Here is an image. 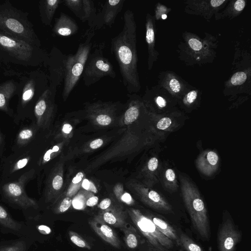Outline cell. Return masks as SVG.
Listing matches in <instances>:
<instances>
[{
    "mask_svg": "<svg viewBox=\"0 0 251 251\" xmlns=\"http://www.w3.org/2000/svg\"><path fill=\"white\" fill-rule=\"evenodd\" d=\"M143 99L160 111L165 110L168 107L170 108L178 102L177 99L158 84L151 88L146 87Z\"/></svg>",
    "mask_w": 251,
    "mask_h": 251,
    "instance_id": "cell-17",
    "label": "cell"
},
{
    "mask_svg": "<svg viewBox=\"0 0 251 251\" xmlns=\"http://www.w3.org/2000/svg\"><path fill=\"white\" fill-rule=\"evenodd\" d=\"M72 126L69 124H65L62 127V131L66 134H69L71 132L72 130Z\"/></svg>",
    "mask_w": 251,
    "mask_h": 251,
    "instance_id": "cell-53",
    "label": "cell"
},
{
    "mask_svg": "<svg viewBox=\"0 0 251 251\" xmlns=\"http://www.w3.org/2000/svg\"><path fill=\"white\" fill-rule=\"evenodd\" d=\"M66 5L77 18L84 22V14L82 0H65Z\"/></svg>",
    "mask_w": 251,
    "mask_h": 251,
    "instance_id": "cell-35",
    "label": "cell"
},
{
    "mask_svg": "<svg viewBox=\"0 0 251 251\" xmlns=\"http://www.w3.org/2000/svg\"><path fill=\"white\" fill-rule=\"evenodd\" d=\"M48 75L39 70L31 71L22 78L16 94L18 101L14 118L15 123L32 118L35 105L48 87Z\"/></svg>",
    "mask_w": 251,
    "mask_h": 251,
    "instance_id": "cell-4",
    "label": "cell"
},
{
    "mask_svg": "<svg viewBox=\"0 0 251 251\" xmlns=\"http://www.w3.org/2000/svg\"><path fill=\"white\" fill-rule=\"evenodd\" d=\"M72 203L73 206L77 209H81L84 206L83 202L79 198H75Z\"/></svg>",
    "mask_w": 251,
    "mask_h": 251,
    "instance_id": "cell-47",
    "label": "cell"
},
{
    "mask_svg": "<svg viewBox=\"0 0 251 251\" xmlns=\"http://www.w3.org/2000/svg\"><path fill=\"white\" fill-rule=\"evenodd\" d=\"M0 33L40 48L41 42L28 19V13L8 0L0 3Z\"/></svg>",
    "mask_w": 251,
    "mask_h": 251,
    "instance_id": "cell-2",
    "label": "cell"
},
{
    "mask_svg": "<svg viewBox=\"0 0 251 251\" xmlns=\"http://www.w3.org/2000/svg\"><path fill=\"white\" fill-rule=\"evenodd\" d=\"M158 165V160L157 158L153 157L151 158L148 163V169L151 172H154L155 171Z\"/></svg>",
    "mask_w": 251,
    "mask_h": 251,
    "instance_id": "cell-45",
    "label": "cell"
},
{
    "mask_svg": "<svg viewBox=\"0 0 251 251\" xmlns=\"http://www.w3.org/2000/svg\"><path fill=\"white\" fill-rule=\"evenodd\" d=\"M170 8L158 3L155 9V16H153L155 20H159L160 19L165 20L167 17V13L170 12Z\"/></svg>",
    "mask_w": 251,
    "mask_h": 251,
    "instance_id": "cell-38",
    "label": "cell"
},
{
    "mask_svg": "<svg viewBox=\"0 0 251 251\" xmlns=\"http://www.w3.org/2000/svg\"><path fill=\"white\" fill-rule=\"evenodd\" d=\"M111 203V201L108 198L103 200L99 204V207L101 210H104L109 208Z\"/></svg>",
    "mask_w": 251,
    "mask_h": 251,
    "instance_id": "cell-46",
    "label": "cell"
},
{
    "mask_svg": "<svg viewBox=\"0 0 251 251\" xmlns=\"http://www.w3.org/2000/svg\"><path fill=\"white\" fill-rule=\"evenodd\" d=\"M202 94L201 90L194 86L187 92L178 102L187 108L193 107L200 102Z\"/></svg>",
    "mask_w": 251,
    "mask_h": 251,
    "instance_id": "cell-31",
    "label": "cell"
},
{
    "mask_svg": "<svg viewBox=\"0 0 251 251\" xmlns=\"http://www.w3.org/2000/svg\"><path fill=\"white\" fill-rule=\"evenodd\" d=\"M68 234L71 242L76 246L88 250L91 249L90 244L76 232L69 231Z\"/></svg>",
    "mask_w": 251,
    "mask_h": 251,
    "instance_id": "cell-37",
    "label": "cell"
},
{
    "mask_svg": "<svg viewBox=\"0 0 251 251\" xmlns=\"http://www.w3.org/2000/svg\"><path fill=\"white\" fill-rule=\"evenodd\" d=\"M179 240V247L184 251H205L198 244L191 238L182 231H178Z\"/></svg>",
    "mask_w": 251,
    "mask_h": 251,
    "instance_id": "cell-33",
    "label": "cell"
},
{
    "mask_svg": "<svg viewBox=\"0 0 251 251\" xmlns=\"http://www.w3.org/2000/svg\"><path fill=\"white\" fill-rule=\"evenodd\" d=\"M63 184V178L59 175L55 176L51 182L52 187L54 190H59Z\"/></svg>",
    "mask_w": 251,
    "mask_h": 251,
    "instance_id": "cell-43",
    "label": "cell"
},
{
    "mask_svg": "<svg viewBox=\"0 0 251 251\" xmlns=\"http://www.w3.org/2000/svg\"><path fill=\"white\" fill-rule=\"evenodd\" d=\"M122 199L126 202H129L131 201V197L128 193H125L122 196Z\"/></svg>",
    "mask_w": 251,
    "mask_h": 251,
    "instance_id": "cell-54",
    "label": "cell"
},
{
    "mask_svg": "<svg viewBox=\"0 0 251 251\" xmlns=\"http://www.w3.org/2000/svg\"><path fill=\"white\" fill-rule=\"evenodd\" d=\"M242 233L227 211L223 213L217 232L218 251H235L241 241Z\"/></svg>",
    "mask_w": 251,
    "mask_h": 251,
    "instance_id": "cell-12",
    "label": "cell"
},
{
    "mask_svg": "<svg viewBox=\"0 0 251 251\" xmlns=\"http://www.w3.org/2000/svg\"><path fill=\"white\" fill-rule=\"evenodd\" d=\"M0 51L9 61L25 66L46 65L48 54L40 48L0 33Z\"/></svg>",
    "mask_w": 251,
    "mask_h": 251,
    "instance_id": "cell-7",
    "label": "cell"
},
{
    "mask_svg": "<svg viewBox=\"0 0 251 251\" xmlns=\"http://www.w3.org/2000/svg\"><path fill=\"white\" fill-rule=\"evenodd\" d=\"M128 213L136 229L151 245L162 251H171L174 248L175 243L157 229L147 215L134 209Z\"/></svg>",
    "mask_w": 251,
    "mask_h": 251,
    "instance_id": "cell-10",
    "label": "cell"
},
{
    "mask_svg": "<svg viewBox=\"0 0 251 251\" xmlns=\"http://www.w3.org/2000/svg\"><path fill=\"white\" fill-rule=\"evenodd\" d=\"M96 120L100 125L107 126L110 124L112 119L109 116L106 114H101L97 116Z\"/></svg>",
    "mask_w": 251,
    "mask_h": 251,
    "instance_id": "cell-42",
    "label": "cell"
},
{
    "mask_svg": "<svg viewBox=\"0 0 251 251\" xmlns=\"http://www.w3.org/2000/svg\"><path fill=\"white\" fill-rule=\"evenodd\" d=\"M83 176V175L81 172L78 173L74 177V178L73 179L72 182L75 184L78 183L81 180Z\"/></svg>",
    "mask_w": 251,
    "mask_h": 251,
    "instance_id": "cell-52",
    "label": "cell"
},
{
    "mask_svg": "<svg viewBox=\"0 0 251 251\" xmlns=\"http://www.w3.org/2000/svg\"><path fill=\"white\" fill-rule=\"evenodd\" d=\"M147 216L161 233L179 247L178 232L173 226L159 217L152 214Z\"/></svg>",
    "mask_w": 251,
    "mask_h": 251,
    "instance_id": "cell-29",
    "label": "cell"
},
{
    "mask_svg": "<svg viewBox=\"0 0 251 251\" xmlns=\"http://www.w3.org/2000/svg\"><path fill=\"white\" fill-rule=\"evenodd\" d=\"M0 224L14 231H18L21 225L10 216L6 210L0 205Z\"/></svg>",
    "mask_w": 251,
    "mask_h": 251,
    "instance_id": "cell-34",
    "label": "cell"
},
{
    "mask_svg": "<svg viewBox=\"0 0 251 251\" xmlns=\"http://www.w3.org/2000/svg\"><path fill=\"white\" fill-rule=\"evenodd\" d=\"M90 182H91L89 181L88 179H85L83 181L82 186L85 189L88 190L90 187Z\"/></svg>",
    "mask_w": 251,
    "mask_h": 251,
    "instance_id": "cell-55",
    "label": "cell"
},
{
    "mask_svg": "<svg viewBox=\"0 0 251 251\" xmlns=\"http://www.w3.org/2000/svg\"><path fill=\"white\" fill-rule=\"evenodd\" d=\"M205 34V37L201 38L190 32L182 33L183 41L178 45L177 52L179 59L187 66H201L215 59L218 39L210 34Z\"/></svg>",
    "mask_w": 251,
    "mask_h": 251,
    "instance_id": "cell-3",
    "label": "cell"
},
{
    "mask_svg": "<svg viewBox=\"0 0 251 251\" xmlns=\"http://www.w3.org/2000/svg\"><path fill=\"white\" fill-rule=\"evenodd\" d=\"M38 229L42 234L45 235L49 234L51 231L50 227L44 225L38 226Z\"/></svg>",
    "mask_w": 251,
    "mask_h": 251,
    "instance_id": "cell-49",
    "label": "cell"
},
{
    "mask_svg": "<svg viewBox=\"0 0 251 251\" xmlns=\"http://www.w3.org/2000/svg\"><path fill=\"white\" fill-rule=\"evenodd\" d=\"M121 230L124 232V239L127 247L134 249L141 245L142 242L141 237L134 226L127 223Z\"/></svg>",
    "mask_w": 251,
    "mask_h": 251,
    "instance_id": "cell-30",
    "label": "cell"
},
{
    "mask_svg": "<svg viewBox=\"0 0 251 251\" xmlns=\"http://www.w3.org/2000/svg\"><path fill=\"white\" fill-rule=\"evenodd\" d=\"M145 39L148 48V69L151 70L154 63L157 60L159 53L155 49V19L153 16L147 13L146 16Z\"/></svg>",
    "mask_w": 251,
    "mask_h": 251,
    "instance_id": "cell-19",
    "label": "cell"
},
{
    "mask_svg": "<svg viewBox=\"0 0 251 251\" xmlns=\"http://www.w3.org/2000/svg\"><path fill=\"white\" fill-rule=\"evenodd\" d=\"M108 225L121 229L127 224L125 212L116 208L106 209L99 215Z\"/></svg>",
    "mask_w": 251,
    "mask_h": 251,
    "instance_id": "cell-28",
    "label": "cell"
},
{
    "mask_svg": "<svg viewBox=\"0 0 251 251\" xmlns=\"http://www.w3.org/2000/svg\"><path fill=\"white\" fill-rule=\"evenodd\" d=\"M72 203V200L70 198L67 197L64 198L58 207L56 209V213H62L65 212L70 207Z\"/></svg>",
    "mask_w": 251,
    "mask_h": 251,
    "instance_id": "cell-40",
    "label": "cell"
},
{
    "mask_svg": "<svg viewBox=\"0 0 251 251\" xmlns=\"http://www.w3.org/2000/svg\"><path fill=\"white\" fill-rule=\"evenodd\" d=\"M38 148L35 139L2 159L0 164V182L14 180L33 169L36 170Z\"/></svg>",
    "mask_w": 251,
    "mask_h": 251,
    "instance_id": "cell-6",
    "label": "cell"
},
{
    "mask_svg": "<svg viewBox=\"0 0 251 251\" xmlns=\"http://www.w3.org/2000/svg\"><path fill=\"white\" fill-rule=\"evenodd\" d=\"M246 4L247 1L245 0H228L224 10L222 9L215 14V18L216 20L234 18L243 12Z\"/></svg>",
    "mask_w": 251,
    "mask_h": 251,
    "instance_id": "cell-26",
    "label": "cell"
},
{
    "mask_svg": "<svg viewBox=\"0 0 251 251\" xmlns=\"http://www.w3.org/2000/svg\"><path fill=\"white\" fill-rule=\"evenodd\" d=\"M82 76L84 85L89 87L105 76L115 78L116 74L111 63L104 56L102 49L96 48L93 53H89Z\"/></svg>",
    "mask_w": 251,
    "mask_h": 251,
    "instance_id": "cell-11",
    "label": "cell"
},
{
    "mask_svg": "<svg viewBox=\"0 0 251 251\" xmlns=\"http://www.w3.org/2000/svg\"><path fill=\"white\" fill-rule=\"evenodd\" d=\"M172 124V120L169 117H163L157 123L156 127L160 130H165L170 127Z\"/></svg>",
    "mask_w": 251,
    "mask_h": 251,
    "instance_id": "cell-41",
    "label": "cell"
},
{
    "mask_svg": "<svg viewBox=\"0 0 251 251\" xmlns=\"http://www.w3.org/2000/svg\"><path fill=\"white\" fill-rule=\"evenodd\" d=\"M36 173L33 169L16 179L0 182V194L9 202L23 208H36L37 203L29 197L25 190L26 184L33 178Z\"/></svg>",
    "mask_w": 251,
    "mask_h": 251,
    "instance_id": "cell-9",
    "label": "cell"
},
{
    "mask_svg": "<svg viewBox=\"0 0 251 251\" xmlns=\"http://www.w3.org/2000/svg\"><path fill=\"white\" fill-rule=\"evenodd\" d=\"M98 200V198L96 196L92 197L86 201V204L88 206H93L97 204Z\"/></svg>",
    "mask_w": 251,
    "mask_h": 251,
    "instance_id": "cell-50",
    "label": "cell"
},
{
    "mask_svg": "<svg viewBox=\"0 0 251 251\" xmlns=\"http://www.w3.org/2000/svg\"><path fill=\"white\" fill-rule=\"evenodd\" d=\"M88 224L104 241L115 248H120L121 243L117 234L99 215L89 220Z\"/></svg>",
    "mask_w": 251,
    "mask_h": 251,
    "instance_id": "cell-20",
    "label": "cell"
},
{
    "mask_svg": "<svg viewBox=\"0 0 251 251\" xmlns=\"http://www.w3.org/2000/svg\"><path fill=\"white\" fill-rule=\"evenodd\" d=\"M125 0H106L100 13L98 14L96 27L101 24L109 26L114 24L118 14L121 11Z\"/></svg>",
    "mask_w": 251,
    "mask_h": 251,
    "instance_id": "cell-21",
    "label": "cell"
},
{
    "mask_svg": "<svg viewBox=\"0 0 251 251\" xmlns=\"http://www.w3.org/2000/svg\"><path fill=\"white\" fill-rule=\"evenodd\" d=\"M157 81L158 84L178 100L194 87L174 72L169 70L160 72Z\"/></svg>",
    "mask_w": 251,
    "mask_h": 251,
    "instance_id": "cell-16",
    "label": "cell"
},
{
    "mask_svg": "<svg viewBox=\"0 0 251 251\" xmlns=\"http://www.w3.org/2000/svg\"><path fill=\"white\" fill-rule=\"evenodd\" d=\"M103 144V141L100 139H97L93 141L90 144L92 149H96L100 148Z\"/></svg>",
    "mask_w": 251,
    "mask_h": 251,
    "instance_id": "cell-48",
    "label": "cell"
},
{
    "mask_svg": "<svg viewBox=\"0 0 251 251\" xmlns=\"http://www.w3.org/2000/svg\"><path fill=\"white\" fill-rule=\"evenodd\" d=\"M229 0H187L184 11L186 13L200 16L209 21L213 16L223 9Z\"/></svg>",
    "mask_w": 251,
    "mask_h": 251,
    "instance_id": "cell-14",
    "label": "cell"
},
{
    "mask_svg": "<svg viewBox=\"0 0 251 251\" xmlns=\"http://www.w3.org/2000/svg\"><path fill=\"white\" fill-rule=\"evenodd\" d=\"M78 29L75 21L66 14L61 13L55 19L52 33L54 36H69L76 34Z\"/></svg>",
    "mask_w": 251,
    "mask_h": 251,
    "instance_id": "cell-23",
    "label": "cell"
},
{
    "mask_svg": "<svg viewBox=\"0 0 251 251\" xmlns=\"http://www.w3.org/2000/svg\"><path fill=\"white\" fill-rule=\"evenodd\" d=\"M236 66L238 70L225 82L224 92L226 95H237L238 94H251V64L241 62Z\"/></svg>",
    "mask_w": 251,
    "mask_h": 251,
    "instance_id": "cell-13",
    "label": "cell"
},
{
    "mask_svg": "<svg viewBox=\"0 0 251 251\" xmlns=\"http://www.w3.org/2000/svg\"><path fill=\"white\" fill-rule=\"evenodd\" d=\"M84 22L87 21L91 29L96 27L98 14L93 1L91 0H82Z\"/></svg>",
    "mask_w": 251,
    "mask_h": 251,
    "instance_id": "cell-32",
    "label": "cell"
},
{
    "mask_svg": "<svg viewBox=\"0 0 251 251\" xmlns=\"http://www.w3.org/2000/svg\"><path fill=\"white\" fill-rule=\"evenodd\" d=\"M183 200L193 227L204 241L209 240L210 226L208 211L198 189L185 177L179 176Z\"/></svg>",
    "mask_w": 251,
    "mask_h": 251,
    "instance_id": "cell-5",
    "label": "cell"
},
{
    "mask_svg": "<svg viewBox=\"0 0 251 251\" xmlns=\"http://www.w3.org/2000/svg\"><path fill=\"white\" fill-rule=\"evenodd\" d=\"M19 82L13 79L6 80L0 84V110L12 117L14 112L9 107L10 99L17 94Z\"/></svg>",
    "mask_w": 251,
    "mask_h": 251,
    "instance_id": "cell-22",
    "label": "cell"
},
{
    "mask_svg": "<svg viewBox=\"0 0 251 251\" xmlns=\"http://www.w3.org/2000/svg\"><path fill=\"white\" fill-rule=\"evenodd\" d=\"M88 190L91 191L95 193H97L98 192L97 188L95 187L94 184L92 182H90V185Z\"/></svg>",
    "mask_w": 251,
    "mask_h": 251,
    "instance_id": "cell-56",
    "label": "cell"
},
{
    "mask_svg": "<svg viewBox=\"0 0 251 251\" xmlns=\"http://www.w3.org/2000/svg\"><path fill=\"white\" fill-rule=\"evenodd\" d=\"M164 183L169 190L174 191L177 187L176 174L172 169H168L165 171L164 176Z\"/></svg>",
    "mask_w": 251,
    "mask_h": 251,
    "instance_id": "cell-36",
    "label": "cell"
},
{
    "mask_svg": "<svg viewBox=\"0 0 251 251\" xmlns=\"http://www.w3.org/2000/svg\"><path fill=\"white\" fill-rule=\"evenodd\" d=\"M56 91L48 86L35 105L33 116L34 115L35 118L34 123L38 129L43 126V122L49 116L53 108V100Z\"/></svg>",
    "mask_w": 251,
    "mask_h": 251,
    "instance_id": "cell-18",
    "label": "cell"
},
{
    "mask_svg": "<svg viewBox=\"0 0 251 251\" xmlns=\"http://www.w3.org/2000/svg\"><path fill=\"white\" fill-rule=\"evenodd\" d=\"M122 31L111 42V50L118 64L123 82L129 93L141 88L138 71L136 23L132 11L127 9L123 17Z\"/></svg>",
    "mask_w": 251,
    "mask_h": 251,
    "instance_id": "cell-1",
    "label": "cell"
},
{
    "mask_svg": "<svg viewBox=\"0 0 251 251\" xmlns=\"http://www.w3.org/2000/svg\"><path fill=\"white\" fill-rule=\"evenodd\" d=\"M94 35V29H90L86 33L85 41L79 44L75 54L66 55L65 73L62 96L66 100L77 84L82 75L84 66L92 46L91 40Z\"/></svg>",
    "mask_w": 251,
    "mask_h": 251,
    "instance_id": "cell-8",
    "label": "cell"
},
{
    "mask_svg": "<svg viewBox=\"0 0 251 251\" xmlns=\"http://www.w3.org/2000/svg\"><path fill=\"white\" fill-rule=\"evenodd\" d=\"M38 128L35 123L24 126L19 131L12 147L13 151L25 147L35 139Z\"/></svg>",
    "mask_w": 251,
    "mask_h": 251,
    "instance_id": "cell-25",
    "label": "cell"
},
{
    "mask_svg": "<svg viewBox=\"0 0 251 251\" xmlns=\"http://www.w3.org/2000/svg\"><path fill=\"white\" fill-rule=\"evenodd\" d=\"M60 0H41L38 6L40 17L42 24L50 26L54 15L61 2Z\"/></svg>",
    "mask_w": 251,
    "mask_h": 251,
    "instance_id": "cell-27",
    "label": "cell"
},
{
    "mask_svg": "<svg viewBox=\"0 0 251 251\" xmlns=\"http://www.w3.org/2000/svg\"><path fill=\"white\" fill-rule=\"evenodd\" d=\"M66 57V55L55 47L48 54L46 65L49 71V86L53 90L57 91L58 86L64 81Z\"/></svg>",
    "mask_w": 251,
    "mask_h": 251,
    "instance_id": "cell-15",
    "label": "cell"
},
{
    "mask_svg": "<svg viewBox=\"0 0 251 251\" xmlns=\"http://www.w3.org/2000/svg\"><path fill=\"white\" fill-rule=\"evenodd\" d=\"M4 148V139L2 134L0 131V160L1 159Z\"/></svg>",
    "mask_w": 251,
    "mask_h": 251,
    "instance_id": "cell-51",
    "label": "cell"
},
{
    "mask_svg": "<svg viewBox=\"0 0 251 251\" xmlns=\"http://www.w3.org/2000/svg\"><path fill=\"white\" fill-rule=\"evenodd\" d=\"M218 162L217 154L212 151H203L200 154L196 164L201 173L206 176H210L216 171Z\"/></svg>",
    "mask_w": 251,
    "mask_h": 251,
    "instance_id": "cell-24",
    "label": "cell"
},
{
    "mask_svg": "<svg viewBox=\"0 0 251 251\" xmlns=\"http://www.w3.org/2000/svg\"><path fill=\"white\" fill-rule=\"evenodd\" d=\"M26 245L23 241H18L13 244L2 248L0 251H25Z\"/></svg>",
    "mask_w": 251,
    "mask_h": 251,
    "instance_id": "cell-39",
    "label": "cell"
},
{
    "mask_svg": "<svg viewBox=\"0 0 251 251\" xmlns=\"http://www.w3.org/2000/svg\"><path fill=\"white\" fill-rule=\"evenodd\" d=\"M139 251H162L149 243L146 240L142 242Z\"/></svg>",
    "mask_w": 251,
    "mask_h": 251,
    "instance_id": "cell-44",
    "label": "cell"
}]
</instances>
